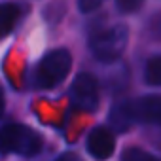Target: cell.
Segmentation results:
<instances>
[{"instance_id":"cell-4","label":"cell","mask_w":161,"mask_h":161,"mask_svg":"<svg viewBox=\"0 0 161 161\" xmlns=\"http://www.w3.org/2000/svg\"><path fill=\"white\" fill-rule=\"evenodd\" d=\"M70 97H72V104L78 110H86V112L97 110V106H99V84H97L95 76L78 74L72 82Z\"/></svg>"},{"instance_id":"cell-10","label":"cell","mask_w":161,"mask_h":161,"mask_svg":"<svg viewBox=\"0 0 161 161\" xmlns=\"http://www.w3.org/2000/svg\"><path fill=\"white\" fill-rule=\"evenodd\" d=\"M121 161H159V159L142 148H127L121 155Z\"/></svg>"},{"instance_id":"cell-13","label":"cell","mask_w":161,"mask_h":161,"mask_svg":"<svg viewBox=\"0 0 161 161\" xmlns=\"http://www.w3.org/2000/svg\"><path fill=\"white\" fill-rule=\"evenodd\" d=\"M55 161H84V159H82V155L76 153V152H64V153H61Z\"/></svg>"},{"instance_id":"cell-7","label":"cell","mask_w":161,"mask_h":161,"mask_svg":"<svg viewBox=\"0 0 161 161\" xmlns=\"http://www.w3.org/2000/svg\"><path fill=\"white\" fill-rule=\"evenodd\" d=\"M110 123L116 131H127L135 121L129 110V101H121L118 104H114L112 112H110Z\"/></svg>"},{"instance_id":"cell-3","label":"cell","mask_w":161,"mask_h":161,"mask_svg":"<svg viewBox=\"0 0 161 161\" xmlns=\"http://www.w3.org/2000/svg\"><path fill=\"white\" fill-rule=\"evenodd\" d=\"M72 66V57L66 49H55L49 51L36 68V84L42 89H51L59 86L68 76Z\"/></svg>"},{"instance_id":"cell-8","label":"cell","mask_w":161,"mask_h":161,"mask_svg":"<svg viewBox=\"0 0 161 161\" xmlns=\"http://www.w3.org/2000/svg\"><path fill=\"white\" fill-rule=\"evenodd\" d=\"M21 15V10L15 4H0V38L10 34Z\"/></svg>"},{"instance_id":"cell-14","label":"cell","mask_w":161,"mask_h":161,"mask_svg":"<svg viewBox=\"0 0 161 161\" xmlns=\"http://www.w3.org/2000/svg\"><path fill=\"white\" fill-rule=\"evenodd\" d=\"M4 114V91H2V87H0V116Z\"/></svg>"},{"instance_id":"cell-12","label":"cell","mask_w":161,"mask_h":161,"mask_svg":"<svg viewBox=\"0 0 161 161\" xmlns=\"http://www.w3.org/2000/svg\"><path fill=\"white\" fill-rule=\"evenodd\" d=\"M104 0H78V6L82 12H93L95 8H99Z\"/></svg>"},{"instance_id":"cell-5","label":"cell","mask_w":161,"mask_h":161,"mask_svg":"<svg viewBox=\"0 0 161 161\" xmlns=\"http://www.w3.org/2000/svg\"><path fill=\"white\" fill-rule=\"evenodd\" d=\"M129 110L135 123H159L161 116V101L157 95H146L135 101H129Z\"/></svg>"},{"instance_id":"cell-11","label":"cell","mask_w":161,"mask_h":161,"mask_svg":"<svg viewBox=\"0 0 161 161\" xmlns=\"http://www.w3.org/2000/svg\"><path fill=\"white\" fill-rule=\"evenodd\" d=\"M121 14H133L142 6V0H116Z\"/></svg>"},{"instance_id":"cell-6","label":"cell","mask_w":161,"mask_h":161,"mask_svg":"<svg viewBox=\"0 0 161 161\" xmlns=\"http://www.w3.org/2000/svg\"><path fill=\"white\" fill-rule=\"evenodd\" d=\"M116 150V138H114V133L106 127H97L89 133L87 136V152L99 159V161H104L108 159Z\"/></svg>"},{"instance_id":"cell-1","label":"cell","mask_w":161,"mask_h":161,"mask_svg":"<svg viewBox=\"0 0 161 161\" xmlns=\"http://www.w3.org/2000/svg\"><path fill=\"white\" fill-rule=\"evenodd\" d=\"M40 150H42V138L32 129L19 123H8L0 129V152L2 153L34 157Z\"/></svg>"},{"instance_id":"cell-9","label":"cell","mask_w":161,"mask_h":161,"mask_svg":"<svg viewBox=\"0 0 161 161\" xmlns=\"http://www.w3.org/2000/svg\"><path fill=\"white\" fill-rule=\"evenodd\" d=\"M146 82L150 86H159L161 82V59L157 55L146 63Z\"/></svg>"},{"instance_id":"cell-2","label":"cell","mask_w":161,"mask_h":161,"mask_svg":"<svg viewBox=\"0 0 161 161\" xmlns=\"http://www.w3.org/2000/svg\"><path fill=\"white\" fill-rule=\"evenodd\" d=\"M127 38H129L127 27L116 25V27H108V29L95 32L89 40V47L97 61L114 63L116 59L121 57V53L127 46Z\"/></svg>"}]
</instances>
